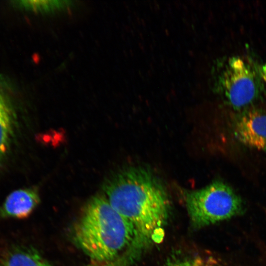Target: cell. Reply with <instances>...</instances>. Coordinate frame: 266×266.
Listing matches in <instances>:
<instances>
[{"label": "cell", "instance_id": "1", "mask_svg": "<svg viewBox=\"0 0 266 266\" xmlns=\"http://www.w3.org/2000/svg\"><path fill=\"white\" fill-rule=\"evenodd\" d=\"M103 190L146 247L162 241L169 203L163 186L152 173L140 167L125 168L105 181Z\"/></svg>", "mask_w": 266, "mask_h": 266}, {"label": "cell", "instance_id": "2", "mask_svg": "<svg viewBox=\"0 0 266 266\" xmlns=\"http://www.w3.org/2000/svg\"><path fill=\"white\" fill-rule=\"evenodd\" d=\"M73 237L92 260L120 266L131 264L146 247L103 195L94 196L86 203L74 226Z\"/></svg>", "mask_w": 266, "mask_h": 266}, {"label": "cell", "instance_id": "3", "mask_svg": "<svg viewBox=\"0 0 266 266\" xmlns=\"http://www.w3.org/2000/svg\"><path fill=\"white\" fill-rule=\"evenodd\" d=\"M184 197L190 220L196 228L230 219L241 213L243 208L240 197L230 186L221 181L186 192Z\"/></svg>", "mask_w": 266, "mask_h": 266}, {"label": "cell", "instance_id": "4", "mask_svg": "<svg viewBox=\"0 0 266 266\" xmlns=\"http://www.w3.org/2000/svg\"><path fill=\"white\" fill-rule=\"evenodd\" d=\"M260 77L243 60L230 58L222 71L219 83L229 104L234 109L254 102L262 92Z\"/></svg>", "mask_w": 266, "mask_h": 266}, {"label": "cell", "instance_id": "5", "mask_svg": "<svg viewBox=\"0 0 266 266\" xmlns=\"http://www.w3.org/2000/svg\"><path fill=\"white\" fill-rule=\"evenodd\" d=\"M233 130L235 137L243 144L266 150V113L258 110L244 112L235 120Z\"/></svg>", "mask_w": 266, "mask_h": 266}, {"label": "cell", "instance_id": "6", "mask_svg": "<svg viewBox=\"0 0 266 266\" xmlns=\"http://www.w3.org/2000/svg\"><path fill=\"white\" fill-rule=\"evenodd\" d=\"M40 202L39 194L33 188H22L11 192L0 208L3 218L24 219L29 217Z\"/></svg>", "mask_w": 266, "mask_h": 266}, {"label": "cell", "instance_id": "7", "mask_svg": "<svg viewBox=\"0 0 266 266\" xmlns=\"http://www.w3.org/2000/svg\"><path fill=\"white\" fill-rule=\"evenodd\" d=\"M0 266H51L35 249L19 246L12 247L0 257Z\"/></svg>", "mask_w": 266, "mask_h": 266}, {"label": "cell", "instance_id": "8", "mask_svg": "<svg viewBox=\"0 0 266 266\" xmlns=\"http://www.w3.org/2000/svg\"><path fill=\"white\" fill-rule=\"evenodd\" d=\"M15 117L9 99L0 91V162L9 150L15 129Z\"/></svg>", "mask_w": 266, "mask_h": 266}, {"label": "cell", "instance_id": "9", "mask_svg": "<svg viewBox=\"0 0 266 266\" xmlns=\"http://www.w3.org/2000/svg\"><path fill=\"white\" fill-rule=\"evenodd\" d=\"M165 266H213L209 260L201 256L186 257L174 260Z\"/></svg>", "mask_w": 266, "mask_h": 266}, {"label": "cell", "instance_id": "10", "mask_svg": "<svg viewBox=\"0 0 266 266\" xmlns=\"http://www.w3.org/2000/svg\"><path fill=\"white\" fill-rule=\"evenodd\" d=\"M258 73L262 79L266 82V64L259 66Z\"/></svg>", "mask_w": 266, "mask_h": 266}]
</instances>
